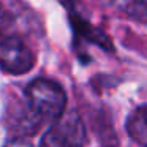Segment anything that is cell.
<instances>
[{
	"label": "cell",
	"mask_w": 147,
	"mask_h": 147,
	"mask_svg": "<svg viewBox=\"0 0 147 147\" xmlns=\"http://www.w3.org/2000/svg\"><path fill=\"white\" fill-rule=\"evenodd\" d=\"M86 128L76 111H65L45 133L40 147H84Z\"/></svg>",
	"instance_id": "7a4b0ae2"
},
{
	"label": "cell",
	"mask_w": 147,
	"mask_h": 147,
	"mask_svg": "<svg viewBox=\"0 0 147 147\" xmlns=\"http://www.w3.org/2000/svg\"><path fill=\"white\" fill-rule=\"evenodd\" d=\"M3 147H33L29 141H26L24 138H14V139L8 141Z\"/></svg>",
	"instance_id": "52a82bcc"
},
{
	"label": "cell",
	"mask_w": 147,
	"mask_h": 147,
	"mask_svg": "<svg viewBox=\"0 0 147 147\" xmlns=\"http://www.w3.org/2000/svg\"><path fill=\"white\" fill-rule=\"evenodd\" d=\"M123 10L131 19L147 24V0H130Z\"/></svg>",
	"instance_id": "5b68a950"
},
{
	"label": "cell",
	"mask_w": 147,
	"mask_h": 147,
	"mask_svg": "<svg viewBox=\"0 0 147 147\" xmlns=\"http://www.w3.org/2000/svg\"><path fill=\"white\" fill-rule=\"evenodd\" d=\"M35 65L30 48L14 35L0 36V67L10 74L29 73Z\"/></svg>",
	"instance_id": "3957f363"
},
{
	"label": "cell",
	"mask_w": 147,
	"mask_h": 147,
	"mask_svg": "<svg viewBox=\"0 0 147 147\" xmlns=\"http://www.w3.org/2000/svg\"><path fill=\"white\" fill-rule=\"evenodd\" d=\"M10 22H11V18H10V14H8V11L0 5V36H3L5 30L10 26Z\"/></svg>",
	"instance_id": "8992f818"
},
{
	"label": "cell",
	"mask_w": 147,
	"mask_h": 147,
	"mask_svg": "<svg viewBox=\"0 0 147 147\" xmlns=\"http://www.w3.org/2000/svg\"><path fill=\"white\" fill-rule=\"evenodd\" d=\"M67 95L57 82L35 79L26 89V108L19 115L18 127L27 136H33L43 125L54 123L65 112Z\"/></svg>",
	"instance_id": "6da1fadb"
},
{
	"label": "cell",
	"mask_w": 147,
	"mask_h": 147,
	"mask_svg": "<svg viewBox=\"0 0 147 147\" xmlns=\"http://www.w3.org/2000/svg\"><path fill=\"white\" fill-rule=\"evenodd\" d=\"M117 2H120V0H100V3L106 5V7H109V5H114V3H117Z\"/></svg>",
	"instance_id": "ba28073f"
},
{
	"label": "cell",
	"mask_w": 147,
	"mask_h": 147,
	"mask_svg": "<svg viewBox=\"0 0 147 147\" xmlns=\"http://www.w3.org/2000/svg\"><path fill=\"white\" fill-rule=\"evenodd\" d=\"M127 131L134 142L147 147V106L134 109L130 114L127 120Z\"/></svg>",
	"instance_id": "277c9868"
}]
</instances>
